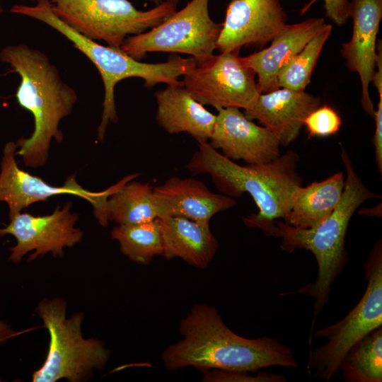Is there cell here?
Segmentation results:
<instances>
[{
	"label": "cell",
	"mask_w": 382,
	"mask_h": 382,
	"mask_svg": "<svg viewBox=\"0 0 382 382\" xmlns=\"http://www.w3.org/2000/svg\"><path fill=\"white\" fill-rule=\"evenodd\" d=\"M182 339L162 352L164 367L170 371L192 366L211 369L255 372L270 366L298 367L293 351L278 340L250 339L233 332L218 310L206 304L194 305L181 319Z\"/></svg>",
	"instance_id": "obj_1"
},
{
	"label": "cell",
	"mask_w": 382,
	"mask_h": 382,
	"mask_svg": "<svg viewBox=\"0 0 382 382\" xmlns=\"http://www.w3.org/2000/svg\"><path fill=\"white\" fill-rule=\"evenodd\" d=\"M341 158L346 170L342 196L332 214L319 225L302 228L279 219H257L249 215L242 218L248 227L260 229L268 236L280 238L282 250L292 253L296 250L304 249L314 255L318 265L316 280L295 291L282 294H306L314 299L309 342H312L317 316L329 302L331 286L349 261L345 243L351 218L365 201L379 197L364 184L343 147Z\"/></svg>",
	"instance_id": "obj_2"
},
{
	"label": "cell",
	"mask_w": 382,
	"mask_h": 382,
	"mask_svg": "<svg viewBox=\"0 0 382 382\" xmlns=\"http://www.w3.org/2000/svg\"><path fill=\"white\" fill-rule=\"evenodd\" d=\"M0 59L21 76L16 99L34 117V131L29 138L16 141L20 149L16 154L22 157L27 167H42L49 158L52 140L57 143L63 140L59 125L71 113L77 94L62 79L48 57L38 50L24 44L8 46L1 50Z\"/></svg>",
	"instance_id": "obj_3"
},
{
	"label": "cell",
	"mask_w": 382,
	"mask_h": 382,
	"mask_svg": "<svg viewBox=\"0 0 382 382\" xmlns=\"http://www.w3.org/2000/svg\"><path fill=\"white\" fill-rule=\"evenodd\" d=\"M197 146L186 169L193 175H209L223 195L239 197L248 193L259 209L249 215L252 218L284 220L286 217L294 194L303 183L297 171L299 156L296 152L290 150L269 163L242 166L208 142H197Z\"/></svg>",
	"instance_id": "obj_4"
},
{
	"label": "cell",
	"mask_w": 382,
	"mask_h": 382,
	"mask_svg": "<svg viewBox=\"0 0 382 382\" xmlns=\"http://www.w3.org/2000/svg\"><path fill=\"white\" fill-rule=\"evenodd\" d=\"M35 6L15 5L11 11L38 21L57 30L76 48L84 54L96 66L104 85L105 96L98 140L103 141L109 122L117 123L118 116L115 102V87L121 80L131 77L142 79L146 88L158 83L175 84L178 78L189 72L197 64L194 57L173 56L161 63H144L110 46L96 42L66 24L52 11L50 0H36Z\"/></svg>",
	"instance_id": "obj_5"
},
{
	"label": "cell",
	"mask_w": 382,
	"mask_h": 382,
	"mask_svg": "<svg viewBox=\"0 0 382 382\" xmlns=\"http://www.w3.org/2000/svg\"><path fill=\"white\" fill-rule=\"evenodd\" d=\"M66 308L60 297L44 299L36 306L50 342L43 364L32 374L33 382H85L109 361L111 352L103 341L83 336V313L76 312L67 318Z\"/></svg>",
	"instance_id": "obj_6"
},
{
	"label": "cell",
	"mask_w": 382,
	"mask_h": 382,
	"mask_svg": "<svg viewBox=\"0 0 382 382\" xmlns=\"http://www.w3.org/2000/svg\"><path fill=\"white\" fill-rule=\"evenodd\" d=\"M366 290L357 303L340 321L313 332L315 338L327 342L311 349L307 368L313 377L329 382L339 373L347 351L367 334L382 326V243L379 240L364 262Z\"/></svg>",
	"instance_id": "obj_7"
},
{
	"label": "cell",
	"mask_w": 382,
	"mask_h": 382,
	"mask_svg": "<svg viewBox=\"0 0 382 382\" xmlns=\"http://www.w3.org/2000/svg\"><path fill=\"white\" fill-rule=\"evenodd\" d=\"M52 11L66 24L92 40L120 49L125 40L151 29L177 11L163 1L147 11L128 0H50Z\"/></svg>",
	"instance_id": "obj_8"
},
{
	"label": "cell",
	"mask_w": 382,
	"mask_h": 382,
	"mask_svg": "<svg viewBox=\"0 0 382 382\" xmlns=\"http://www.w3.org/2000/svg\"><path fill=\"white\" fill-rule=\"evenodd\" d=\"M209 0H191L158 25L129 36L120 50L139 59L148 52H166L191 55L197 62L213 54L221 24L209 12Z\"/></svg>",
	"instance_id": "obj_9"
},
{
	"label": "cell",
	"mask_w": 382,
	"mask_h": 382,
	"mask_svg": "<svg viewBox=\"0 0 382 382\" xmlns=\"http://www.w3.org/2000/svg\"><path fill=\"white\" fill-rule=\"evenodd\" d=\"M255 75L238 53L224 52L197 62L182 81L203 105L246 110L260 94Z\"/></svg>",
	"instance_id": "obj_10"
},
{
	"label": "cell",
	"mask_w": 382,
	"mask_h": 382,
	"mask_svg": "<svg viewBox=\"0 0 382 382\" xmlns=\"http://www.w3.org/2000/svg\"><path fill=\"white\" fill-rule=\"evenodd\" d=\"M16 142L8 141L3 150L0 172V202L8 206V219L23 209L55 195L68 194L87 200L93 207V214L102 226H107L105 203L108 196L129 180L127 175L117 184L100 192L84 189L76 181V173L69 175L62 186H54L42 178L21 169L16 161Z\"/></svg>",
	"instance_id": "obj_11"
},
{
	"label": "cell",
	"mask_w": 382,
	"mask_h": 382,
	"mask_svg": "<svg viewBox=\"0 0 382 382\" xmlns=\"http://www.w3.org/2000/svg\"><path fill=\"white\" fill-rule=\"evenodd\" d=\"M72 202L58 205L50 214L34 216L20 212L9 218V224L0 228V237L10 234L17 243L9 248L8 260L20 263L31 251L28 260L33 261L50 253L54 257L63 256L64 248L79 243L83 237V231L75 224L79 219L76 212L71 210Z\"/></svg>",
	"instance_id": "obj_12"
},
{
	"label": "cell",
	"mask_w": 382,
	"mask_h": 382,
	"mask_svg": "<svg viewBox=\"0 0 382 382\" xmlns=\"http://www.w3.org/2000/svg\"><path fill=\"white\" fill-rule=\"evenodd\" d=\"M279 0H231L216 49L238 53L242 47H264L286 25Z\"/></svg>",
	"instance_id": "obj_13"
},
{
	"label": "cell",
	"mask_w": 382,
	"mask_h": 382,
	"mask_svg": "<svg viewBox=\"0 0 382 382\" xmlns=\"http://www.w3.org/2000/svg\"><path fill=\"white\" fill-rule=\"evenodd\" d=\"M208 143L226 158L248 164L269 163L281 155V145L273 133L255 124L236 108L218 110Z\"/></svg>",
	"instance_id": "obj_14"
},
{
	"label": "cell",
	"mask_w": 382,
	"mask_h": 382,
	"mask_svg": "<svg viewBox=\"0 0 382 382\" xmlns=\"http://www.w3.org/2000/svg\"><path fill=\"white\" fill-rule=\"evenodd\" d=\"M349 17L353 19L350 40L342 44L340 53L350 71L357 72L361 84V105L370 115L375 110L369 86L376 71V37L382 18V0H352Z\"/></svg>",
	"instance_id": "obj_15"
},
{
	"label": "cell",
	"mask_w": 382,
	"mask_h": 382,
	"mask_svg": "<svg viewBox=\"0 0 382 382\" xmlns=\"http://www.w3.org/2000/svg\"><path fill=\"white\" fill-rule=\"evenodd\" d=\"M154 197L158 218L183 217L209 224L213 216L236 204L233 197L212 192L197 179L177 176L154 187Z\"/></svg>",
	"instance_id": "obj_16"
},
{
	"label": "cell",
	"mask_w": 382,
	"mask_h": 382,
	"mask_svg": "<svg viewBox=\"0 0 382 382\" xmlns=\"http://www.w3.org/2000/svg\"><path fill=\"white\" fill-rule=\"evenodd\" d=\"M319 98L304 91L279 88L260 93L245 117L257 120L287 146L299 136L308 115L320 106Z\"/></svg>",
	"instance_id": "obj_17"
},
{
	"label": "cell",
	"mask_w": 382,
	"mask_h": 382,
	"mask_svg": "<svg viewBox=\"0 0 382 382\" xmlns=\"http://www.w3.org/2000/svg\"><path fill=\"white\" fill-rule=\"evenodd\" d=\"M325 25L323 18L286 24L272 38L269 47L243 57L246 65L257 75V84L260 93L279 88L277 78L282 67Z\"/></svg>",
	"instance_id": "obj_18"
},
{
	"label": "cell",
	"mask_w": 382,
	"mask_h": 382,
	"mask_svg": "<svg viewBox=\"0 0 382 382\" xmlns=\"http://www.w3.org/2000/svg\"><path fill=\"white\" fill-rule=\"evenodd\" d=\"M156 120L167 133L185 132L197 142H209L216 115L207 110L183 86L168 84L155 93Z\"/></svg>",
	"instance_id": "obj_19"
},
{
	"label": "cell",
	"mask_w": 382,
	"mask_h": 382,
	"mask_svg": "<svg viewBox=\"0 0 382 382\" xmlns=\"http://www.w3.org/2000/svg\"><path fill=\"white\" fill-rule=\"evenodd\" d=\"M158 221L165 259L179 257L199 269L209 266L219 248L209 223L174 216L158 218Z\"/></svg>",
	"instance_id": "obj_20"
},
{
	"label": "cell",
	"mask_w": 382,
	"mask_h": 382,
	"mask_svg": "<svg viewBox=\"0 0 382 382\" xmlns=\"http://www.w3.org/2000/svg\"><path fill=\"white\" fill-rule=\"evenodd\" d=\"M342 171L320 182H313L296 191L291 209L283 220L287 224L302 228L319 225L339 204L345 187Z\"/></svg>",
	"instance_id": "obj_21"
},
{
	"label": "cell",
	"mask_w": 382,
	"mask_h": 382,
	"mask_svg": "<svg viewBox=\"0 0 382 382\" xmlns=\"http://www.w3.org/2000/svg\"><path fill=\"white\" fill-rule=\"evenodd\" d=\"M107 221L117 224L150 221L158 218L154 187L131 180L111 193L105 203Z\"/></svg>",
	"instance_id": "obj_22"
},
{
	"label": "cell",
	"mask_w": 382,
	"mask_h": 382,
	"mask_svg": "<svg viewBox=\"0 0 382 382\" xmlns=\"http://www.w3.org/2000/svg\"><path fill=\"white\" fill-rule=\"evenodd\" d=\"M339 371L347 382L382 381V326L367 334L347 351Z\"/></svg>",
	"instance_id": "obj_23"
},
{
	"label": "cell",
	"mask_w": 382,
	"mask_h": 382,
	"mask_svg": "<svg viewBox=\"0 0 382 382\" xmlns=\"http://www.w3.org/2000/svg\"><path fill=\"white\" fill-rule=\"evenodd\" d=\"M110 235L118 241L122 253L137 264L149 265L154 257L163 255L158 219L138 224H117Z\"/></svg>",
	"instance_id": "obj_24"
},
{
	"label": "cell",
	"mask_w": 382,
	"mask_h": 382,
	"mask_svg": "<svg viewBox=\"0 0 382 382\" xmlns=\"http://www.w3.org/2000/svg\"><path fill=\"white\" fill-rule=\"evenodd\" d=\"M332 29L331 25L326 24L317 35L282 67L277 78L279 88L297 91H305L310 83L313 70Z\"/></svg>",
	"instance_id": "obj_25"
},
{
	"label": "cell",
	"mask_w": 382,
	"mask_h": 382,
	"mask_svg": "<svg viewBox=\"0 0 382 382\" xmlns=\"http://www.w3.org/2000/svg\"><path fill=\"white\" fill-rule=\"evenodd\" d=\"M341 117L328 105L318 107L304 122L309 137H326L336 134L341 126Z\"/></svg>",
	"instance_id": "obj_26"
},
{
	"label": "cell",
	"mask_w": 382,
	"mask_h": 382,
	"mask_svg": "<svg viewBox=\"0 0 382 382\" xmlns=\"http://www.w3.org/2000/svg\"><path fill=\"white\" fill-rule=\"evenodd\" d=\"M202 381L206 382H284L286 377L282 374L260 373L255 376L248 371L211 369L203 371Z\"/></svg>",
	"instance_id": "obj_27"
},
{
	"label": "cell",
	"mask_w": 382,
	"mask_h": 382,
	"mask_svg": "<svg viewBox=\"0 0 382 382\" xmlns=\"http://www.w3.org/2000/svg\"><path fill=\"white\" fill-rule=\"evenodd\" d=\"M320 0H311L306 4L300 12L303 15L311 6ZM324 2L325 15L337 25L345 24L349 18V2L348 0H321Z\"/></svg>",
	"instance_id": "obj_28"
},
{
	"label": "cell",
	"mask_w": 382,
	"mask_h": 382,
	"mask_svg": "<svg viewBox=\"0 0 382 382\" xmlns=\"http://www.w3.org/2000/svg\"><path fill=\"white\" fill-rule=\"evenodd\" d=\"M374 118L376 124L373 144L375 151V160L380 175L382 173V94H379V101L377 110H375Z\"/></svg>",
	"instance_id": "obj_29"
},
{
	"label": "cell",
	"mask_w": 382,
	"mask_h": 382,
	"mask_svg": "<svg viewBox=\"0 0 382 382\" xmlns=\"http://www.w3.org/2000/svg\"><path fill=\"white\" fill-rule=\"evenodd\" d=\"M17 334L18 333L15 332L7 323L0 320V346L6 343Z\"/></svg>",
	"instance_id": "obj_30"
},
{
	"label": "cell",
	"mask_w": 382,
	"mask_h": 382,
	"mask_svg": "<svg viewBox=\"0 0 382 382\" xmlns=\"http://www.w3.org/2000/svg\"><path fill=\"white\" fill-rule=\"evenodd\" d=\"M359 214L366 216H381V203L374 208H369L368 209H364L359 211Z\"/></svg>",
	"instance_id": "obj_31"
},
{
	"label": "cell",
	"mask_w": 382,
	"mask_h": 382,
	"mask_svg": "<svg viewBox=\"0 0 382 382\" xmlns=\"http://www.w3.org/2000/svg\"><path fill=\"white\" fill-rule=\"evenodd\" d=\"M146 1H150L151 3H154L156 6L160 4H161V3H163V1H166L174 3V4H177V5L180 1V0H146Z\"/></svg>",
	"instance_id": "obj_32"
},
{
	"label": "cell",
	"mask_w": 382,
	"mask_h": 382,
	"mask_svg": "<svg viewBox=\"0 0 382 382\" xmlns=\"http://www.w3.org/2000/svg\"><path fill=\"white\" fill-rule=\"evenodd\" d=\"M2 11H3V9H2L1 6H0V13H1Z\"/></svg>",
	"instance_id": "obj_33"
},
{
	"label": "cell",
	"mask_w": 382,
	"mask_h": 382,
	"mask_svg": "<svg viewBox=\"0 0 382 382\" xmlns=\"http://www.w3.org/2000/svg\"><path fill=\"white\" fill-rule=\"evenodd\" d=\"M31 1H36V0H31Z\"/></svg>",
	"instance_id": "obj_34"
},
{
	"label": "cell",
	"mask_w": 382,
	"mask_h": 382,
	"mask_svg": "<svg viewBox=\"0 0 382 382\" xmlns=\"http://www.w3.org/2000/svg\"><path fill=\"white\" fill-rule=\"evenodd\" d=\"M0 381H1L0 380Z\"/></svg>",
	"instance_id": "obj_35"
}]
</instances>
